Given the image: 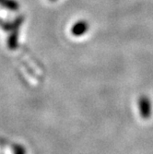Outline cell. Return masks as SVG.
<instances>
[{"label":"cell","mask_w":153,"mask_h":154,"mask_svg":"<svg viewBox=\"0 0 153 154\" xmlns=\"http://www.w3.org/2000/svg\"><path fill=\"white\" fill-rule=\"evenodd\" d=\"M14 150H15V154H25L23 148L20 146H15V149Z\"/></svg>","instance_id":"obj_2"},{"label":"cell","mask_w":153,"mask_h":154,"mask_svg":"<svg viewBox=\"0 0 153 154\" xmlns=\"http://www.w3.org/2000/svg\"><path fill=\"white\" fill-rule=\"evenodd\" d=\"M137 105H138V110H139L140 116L145 119L149 118L152 114V105L149 98L144 95L141 96L137 101Z\"/></svg>","instance_id":"obj_1"}]
</instances>
